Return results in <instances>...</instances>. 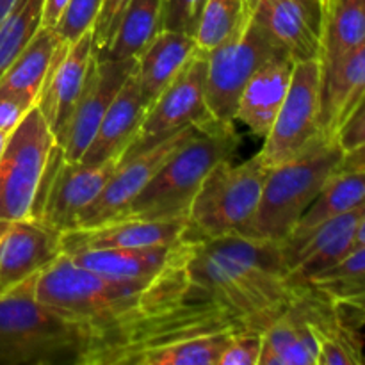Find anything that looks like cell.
<instances>
[{"label":"cell","mask_w":365,"mask_h":365,"mask_svg":"<svg viewBox=\"0 0 365 365\" xmlns=\"http://www.w3.org/2000/svg\"><path fill=\"white\" fill-rule=\"evenodd\" d=\"M337 141L346 153L365 146V103L341 128Z\"/></svg>","instance_id":"38"},{"label":"cell","mask_w":365,"mask_h":365,"mask_svg":"<svg viewBox=\"0 0 365 365\" xmlns=\"http://www.w3.org/2000/svg\"><path fill=\"white\" fill-rule=\"evenodd\" d=\"M57 46L59 41L53 29H39L0 77V95H24L38 100Z\"/></svg>","instance_id":"25"},{"label":"cell","mask_w":365,"mask_h":365,"mask_svg":"<svg viewBox=\"0 0 365 365\" xmlns=\"http://www.w3.org/2000/svg\"><path fill=\"white\" fill-rule=\"evenodd\" d=\"M344 314L346 319L353 323L355 327H362L365 324V296H356V298L342 299V302H335Z\"/></svg>","instance_id":"39"},{"label":"cell","mask_w":365,"mask_h":365,"mask_svg":"<svg viewBox=\"0 0 365 365\" xmlns=\"http://www.w3.org/2000/svg\"><path fill=\"white\" fill-rule=\"evenodd\" d=\"M323 66L319 59L299 61L292 71L287 96L278 110L259 157L267 168L292 159L323 138Z\"/></svg>","instance_id":"10"},{"label":"cell","mask_w":365,"mask_h":365,"mask_svg":"<svg viewBox=\"0 0 365 365\" xmlns=\"http://www.w3.org/2000/svg\"><path fill=\"white\" fill-rule=\"evenodd\" d=\"M362 245H365V214H364L362 221H360V225H359V230H356L355 246H353V248H356V246H362Z\"/></svg>","instance_id":"44"},{"label":"cell","mask_w":365,"mask_h":365,"mask_svg":"<svg viewBox=\"0 0 365 365\" xmlns=\"http://www.w3.org/2000/svg\"><path fill=\"white\" fill-rule=\"evenodd\" d=\"M253 18L296 63L321 61V24L299 0H255Z\"/></svg>","instance_id":"19"},{"label":"cell","mask_w":365,"mask_h":365,"mask_svg":"<svg viewBox=\"0 0 365 365\" xmlns=\"http://www.w3.org/2000/svg\"><path fill=\"white\" fill-rule=\"evenodd\" d=\"M255 0H207L196 21V46L209 53L250 18Z\"/></svg>","instance_id":"30"},{"label":"cell","mask_w":365,"mask_h":365,"mask_svg":"<svg viewBox=\"0 0 365 365\" xmlns=\"http://www.w3.org/2000/svg\"><path fill=\"white\" fill-rule=\"evenodd\" d=\"M103 0H70L63 16L53 27L57 41L71 46L88 31H91Z\"/></svg>","instance_id":"33"},{"label":"cell","mask_w":365,"mask_h":365,"mask_svg":"<svg viewBox=\"0 0 365 365\" xmlns=\"http://www.w3.org/2000/svg\"><path fill=\"white\" fill-rule=\"evenodd\" d=\"M148 109L150 103L143 98L132 71L107 109L106 116L102 118V123L82 155L81 163L96 166L110 159H121L128 146L134 143Z\"/></svg>","instance_id":"21"},{"label":"cell","mask_w":365,"mask_h":365,"mask_svg":"<svg viewBox=\"0 0 365 365\" xmlns=\"http://www.w3.org/2000/svg\"><path fill=\"white\" fill-rule=\"evenodd\" d=\"M95 59L93 32L88 31L71 46H57L36 107L41 110L53 138L59 143L84 88L89 66Z\"/></svg>","instance_id":"15"},{"label":"cell","mask_w":365,"mask_h":365,"mask_svg":"<svg viewBox=\"0 0 365 365\" xmlns=\"http://www.w3.org/2000/svg\"><path fill=\"white\" fill-rule=\"evenodd\" d=\"M20 2V0H0V24L7 18V14L14 9V6Z\"/></svg>","instance_id":"42"},{"label":"cell","mask_w":365,"mask_h":365,"mask_svg":"<svg viewBox=\"0 0 365 365\" xmlns=\"http://www.w3.org/2000/svg\"><path fill=\"white\" fill-rule=\"evenodd\" d=\"M269 168L259 153L248 160L217 164L192 198L187 212L185 241L237 235L255 216Z\"/></svg>","instance_id":"6"},{"label":"cell","mask_w":365,"mask_h":365,"mask_svg":"<svg viewBox=\"0 0 365 365\" xmlns=\"http://www.w3.org/2000/svg\"><path fill=\"white\" fill-rule=\"evenodd\" d=\"M120 163L121 159H110L96 166L70 163L63 148L56 145L36 192L31 220L57 234L77 228L82 212L102 192Z\"/></svg>","instance_id":"8"},{"label":"cell","mask_w":365,"mask_h":365,"mask_svg":"<svg viewBox=\"0 0 365 365\" xmlns=\"http://www.w3.org/2000/svg\"><path fill=\"white\" fill-rule=\"evenodd\" d=\"M130 0H103L100 6L98 16H96L95 24H93V50H95V57H100L107 48H109L110 41H113L116 29L120 25L121 18H123L125 11H127Z\"/></svg>","instance_id":"34"},{"label":"cell","mask_w":365,"mask_h":365,"mask_svg":"<svg viewBox=\"0 0 365 365\" xmlns=\"http://www.w3.org/2000/svg\"><path fill=\"white\" fill-rule=\"evenodd\" d=\"M7 138H9V134H6V132H4V130H0V155H2L4 148H6Z\"/></svg>","instance_id":"46"},{"label":"cell","mask_w":365,"mask_h":365,"mask_svg":"<svg viewBox=\"0 0 365 365\" xmlns=\"http://www.w3.org/2000/svg\"><path fill=\"white\" fill-rule=\"evenodd\" d=\"M187 217L171 220H135L116 217L93 227H81L61 234V253L88 252V250L146 248V246L173 245L184 239Z\"/></svg>","instance_id":"16"},{"label":"cell","mask_w":365,"mask_h":365,"mask_svg":"<svg viewBox=\"0 0 365 365\" xmlns=\"http://www.w3.org/2000/svg\"><path fill=\"white\" fill-rule=\"evenodd\" d=\"M57 145L38 107L9 134L0 155V220H31L46 163Z\"/></svg>","instance_id":"9"},{"label":"cell","mask_w":365,"mask_h":365,"mask_svg":"<svg viewBox=\"0 0 365 365\" xmlns=\"http://www.w3.org/2000/svg\"><path fill=\"white\" fill-rule=\"evenodd\" d=\"M34 106L36 100L31 96L0 95V130L11 134Z\"/></svg>","instance_id":"37"},{"label":"cell","mask_w":365,"mask_h":365,"mask_svg":"<svg viewBox=\"0 0 365 365\" xmlns=\"http://www.w3.org/2000/svg\"><path fill=\"white\" fill-rule=\"evenodd\" d=\"M278 53L285 52L267 38L252 11L237 31L207 53L205 100L210 116L221 123H235L245 86L262 64Z\"/></svg>","instance_id":"7"},{"label":"cell","mask_w":365,"mask_h":365,"mask_svg":"<svg viewBox=\"0 0 365 365\" xmlns=\"http://www.w3.org/2000/svg\"><path fill=\"white\" fill-rule=\"evenodd\" d=\"M364 214L365 205L331 217L307 234L278 242L289 274L299 284H309L314 277L341 262L355 246Z\"/></svg>","instance_id":"14"},{"label":"cell","mask_w":365,"mask_h":365,"mask_svg":"<svg viewBox=\"0 0 365 365\" xmlns=\"http://www.w3.org/2000/svg\"><path fill=\"white\" fill-rule=\"evenodd\" d=\"M189 273L216 305L257 331L266 330L312 287L289 274L278 242L245 235L195 242Z\"/></svg>","instance_id":"2"},{"label":"cell","mask_w":365,"mask_h":365,"mask_svg":"<svg viewBox=\"0 0 365 365\" xmlns=\"http://www.w3.org/2000/svg\"><path fill=\"white\" fill-rule=\"evenodd\" d=\"M234 334L237 331L196 335L155 346L135 355L128 365H217Z\"/></svg>","instance_id":"29"},{"label":"cell","mask_w":365,"mask_h":365,"mask_svg":"<svg viewBox=\"0 0 365 365\" xmlns=\"http://www.w3.org/2000/svg\"><path fill=\"white\" fill-rule=\"evenodd\" d=\"M205 73L207 56L198 52L182 73L153 100L134 143L121 159L145 152L184 128L214 120L207 109Z\"/></svg>","instance_id":"11"},{"label":"cell","mask_w":365,"mask_h":365,"mask_svg":"<svg viewBox=\"0 0 365 365\" xmlns=\"http://www.w3.org/2000/svg\"><path fill=\"white\" fill-rule=\"evenodd\" d=\"M334 302L365 296V245L353 248L341 262L309 282Z\"/></svg>","instance_id":"32"},{"label":"cell","mask_w":365,"mask_h":365,"mask_svg":"<svg viewBox=\"0 0 365 365\" xmlns=\"http://www.w3.org/2000/svg\"><path fill=\"white\" fill-rule=\"evenodd\" d=\"M262 331L245 330L232 335L217 365H259Z\"/></svg>","instance_id":"35"},{"label":"cell","mask_w":365,"mask_h":365,"mask_svg":"<svg viewBox=\"0 0 365 365\" xmlns=\"http://www.w3.org/2000/svg\"><path fill=\"white\" fill-rule=\"evenodd\" d=\"M365 205V171H337L324 184L312 205L309 207L289 237H298L324 221ZM287 239V237H285Z\"/></svg>","instance_id":"27"},{"label":"cell","mask_w":365,"mask_h":365,"mask_svg":"<svg viewBox=\"0 0 365 365\" xmlns=\"http://www.w3.org/2000/svg\"><path fill=\"white\" fill-rule=\"evenodd\" d=\"M70 0H45L43 2V18H41V27L53 29L57 21L63 16L64 9L68 7Z\"/></svg>","instance_id":"40"},{"label":"cell","mask_w":365,"mask_h":365,"mask_svg":"<svg viewBox=\"0 0 365 365\" xmlns=\"http://www.w3.org/2000/svg\"><path fill=\"white\" fill-rule=\"evenodd\" d=\"M195 38L178 31H159L145 50L135 57L134 77L143 98L153 100L182 73L189 61L198 53Z\"/></svg>","instance_id":"23"},{"label":"cell","mask_w":365,"mask_h":365,"mask_svg":"<svg viewBox=\"0 0 365 365\" xmlns=\"http://www.w3.org/2000/svg\"><path fill=\"white\" fill-rule=\"evenodd\" d=\"M59 237L34 220H0V294L46 269L61 255Z\"/></svg>","instance_id":"17"},{"label":"cell","mask_w":365,"mask_h":365,"mask_svg":"<svg viewBox=\"0 0 365 365\" xmlns=\"http://www.w3.org/2000/svg\"><path fill=\"white\" fill-rule=\"evenodd\" d=\"M163 31V0H130L109 48L96 59H135Z\"/></svg>","instance_id":"28"},{"label":"cell","mask_w":365,"mask_h":365,"mask_svg":"<svg viewBox=\"0 0 365 365\" xmlns=\"http://www.w3.org/2000/svg\"><path fill=\"white\" fill-rule=\"evenodd\" d=\"M331 2H334V0H314V4H316V6H317V9H319V16H321V27H323V21H324V18H327L328 11H330V7H331Z\"/></svg>","instance_id":"43"},{"label":"cell","mask_w":365,"mask_h":365,"mask_svg":"<svg viewBox=\"0 0 365 365\" xmlns=\"http://www.w3.org/2000/svg\"><path fill=\"white\" fill-rule=\"evenodd\" d=\"M307 294L262 331L259 365H317V342L303 307Z\"/></svg>","instance_id":"24"},{"label":"cell","mask_w":365,"mask_h":365,"mask_svg":"<svg viewBox=\"0 0 365 365\" xmlns=\"http://www.w3.org/2000/svg\"><path fill=\"white\" fill-rule=\"evenodd\" d=\"M356 170L365 171V146L353 150V152L344 153V159H342L341 168H339V171H356Z\"/></svg>","instance_id":"41"},{"label":"cell","mask_w":365,"mask_h":365,"mask_svg":"<svg viewBox=\"0 0 365 365\" xmlns=\"http://www.w3.org/2000/svg\"><path fill=\"white\" fill-rule=\"evenodd\" d=\"M203 125L184 128V130L155 143L152 148L145 150V152H139L135 155L127 157V159H121L120 166L110 175L109 182L102 189V192L82 212L77 228L93 227V225L120 217L128 209V205L134 202L135 196L148 185V182L160 170V166L182 145H185Z\"/></svg>","instance_id":"12"},{"label":"cell","mask_w":365,"mask_h":365,"mask_svg":"<svg viewBox=\"0 0 365 365\" xmlns=\"http://www.w3.org/2000/svg\"><path fill=\"white\" fill-rule=\"evenodd\" d=\"M241 146L235 123L210 120L160 166L120 217L171 220L187 217L189 207L207 175L234 160Z\"/></svg>","instance_id":"4"},{"label":"cell","mask_w":365,"mask_h":365,"mask_svg":"<svg viewBox=\"0 0 365 365\" xmlns=\"http://www.w3.org/2000/svg\"><path fill=\"white\" fill-rule=\"evenodd\" d=\"M192 252H195V242L180 239L173 245L146 246V248L88 250V252L71 253L68 257L77 266L103 274V277L128 282H150L159 278L166 271L187 264Z\"/></svg>","instance_id":"18"},{"label":"cell","mask_w":365,"mask_h":365,"mask_svg":"<svg viewBox=\"0 0 365 365\" xmlns=\"http://www.w3.org/2000/svg\"><path fill=\"white\" fill-rule=\"evenodd\" d=\"M207 0H163V31L195 34L196 21Z\"/></svg>","instance_id":"36"},{"label":"cell","mask_w":365,"mask_h":365,"mask_svg":"<svg viewBox=\"0 0 365 365\" xmlns=\"http://www.w3.org/2000/svg\"><path fill=\"white\" fill-rule=\"evenodd\" d=\"M362 41H365V0H334L321 27L323 75Z\"/></svg>","instance_id":"26"},{"label":"cell","mask_w":365,"mask_h":365,"mask_svg":"<svg viewBox=\"0 0 365 365\" xmlns=\"http://www.w3.org/2000/svg\"><path fill=\"white\" fill-rule=\"evenodd\" d=\"M296 61L278 53L255 71L245 86L235 110V123H242L253 135L266 138L287 96Z\"/></svg>","instance_id":"20"},{"label":"cell","mask_w":365,"mask_h":365,"mask_svg":"<svg viewBox=\"0 0 365 365\" xmlns=\"http://www.w3.org/2000/svg\"><path fill=\"white\" fill-rule=\"evenodd\" d=\"M365 103V41L323 75V135L337 139L341 128Z\"/></svg>","instance_id":"22"},{"label":"cell","mask_w":365,"mask_h":365,"mask_svg":"<svg viewBox=\"0 0 365 365\" xmlns=\"http://www.w3.org/2000/svg\"><path fill=\"white\" fill-rule=\"evenodd\" d=\"M45 0H20L0 24V77L41 29Z\"/></svg>","instance_id":"31"},{"label":"cell","mask_w":365,"mask_h":365,"mask_svg":"<svg viewBox=\"0 0 365 365\" xmlns=\"http://www.w3.org/2000/svg\"><path fill=\"white\" fill-rule=\"evenodd\" d=\"M135 59H93L84 88L77 100L64 134L57 145L70 163H81L89 143L95 138L102 118L121 86L134 71Z\"/></svg>","instance_id":"13"},{"label":"cell","mask_w":365,"mask_h":365,"mask_svg":"<svg viewBox=\"0 0 365 365\" xmlns=\"http://www.w3.org/2000/svg\"><path fill=\"white\" fill-rule=\"evenodd\" d=\"M299 2L303 4V6L307 7V9L310 11V13L314 14V16L317 18V20H319V24H321V16H319V9H317V6L316 4H314V0H299Z\"/></svg>","instance_id":"45"},{"label":"cell","mask_w":365,"mask_h":365,"mask_svg":"<svg viewBox=\"0 0 365 365\" xmlns=\"http://www.w3.org/2000/svg\"><path fill=\"white\" fill-rule=\"evenodd\" d=\"M344 150L337 139L319 138L292 159L271 168L255 216L237 235L280 242L341 168Z\"/></svg>","instance_id":"5"},{"label":"cell","mask_w":365,"mask_h":365,"mask_svg":"<svg viewBox=\"0 0 365 365\" xmlns=\"http://www.w3.org/2000/svg\"><path fill=\"white\" fill-rule=\"evenodd\" d=\"M36 296L84 328L88 353L82 365H116L157 323L195 303L203 292L192 282L189 262L155 280L128 282L84 269L61 253L38 274Z\"/></svg>","instance_id":"1"},{"label":"cell","mask_w":365,"mask_h":365,"mask_svg":"<svg viewBox=\"0 0 365 365\" xmlns=\"http://www.w3.org/2000/svg\"><path fill=\"white\" fill-rule=\"evenodd\" d=\"M36 280L0 294V365H82L84 328L39 302Z\"/></svg>","instance_id":"3"}]
</instances>
